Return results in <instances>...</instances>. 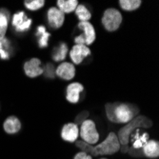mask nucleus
Here are the masks:
<instances>
[{
  "label": "nucleus",
  "mask_w": 159,
  "mask_h": 159,
  "mask_svg": "<svg viewBox=\"0 0 159 159\" xmlns=\"http://www.w3.org/2000/svg\"><path fill=\"white\" fill-rule=\"evenodd\" d=\"M75 143L76 147L81 150V152L88 153L91 156L92 155L93 156L111 155V154L116 153L121 148L117 135L115 134V133H112V132L108 134V136L105 138L103 142H101L96 146L89 145V144L85 143L82 140H76Z\"/></svg>",
  "instance_id": "1"
},
{
  "label": "nucleus",
  "mask_w": 159,
  "mask_h": 159,
  "mask_svg": "<svg viewBox=\"0 0 159 159\" xmlns=\"http://www.w3.org/2000/svg\"><path fill=\"white\" fill-rule=\"evenodd\" d=\"M152 126V122L143 115L134 117L133 120H131L129 123H127L123 128H121L118 132V141L120 146L127 147V145L129 142V135H131L135 128H151Z\"/></svg>",
  "instance_id": "2"
},
{
  "label": "nucleus",
  "mask_w": 159,
  "mask_h": 159,
  "mask_svg": "<svg viewBox=\"0 0 159 159\" xmlns=\"http://www.w3.org/2000/svg\"><path fill=\"white\" fill-rule=\"evenodd\" d=\"M123 20L121 12L116 9H108L104 11L102 16V25L108 32H115L118 30Z\"/></svg>",
  "instance_id": "3"
},
{
  "label": "nucleus",
  "mask_w": 159,
  "mask_h": 159,
  "mask_svg": "<svg viewBox=\"0 0 159 159\" xmlns=\"http://www.w3.org/2000/svg\"><path fill=\"white\" fill-rule=\"evenodd\" d=\"M79 134L82 138V141L93 146L99 141V137H100L96 129L95 123L90 119L84 120L82 122Z\"/></svg>",
  "instance_id": "4"
},
{
  "label": "nucleus",
  "mask_w": 159,
  "mask_h": 159,
  "mask_svg": "<svg viewBox=\"0 0 159 159\" xmlns=\"http://www.w3.org/2000/svg\"><path fill=\"white\" fill-rule=\"evenodd\" d=\"M78 28L83 31V34L75 38V45H85L88 47L95 40V30L90 22H79Z\"/></svg>",
  "instance_id": "5"
},
{
  "label": "nucleus",
  "mask_w": 159,
  "mask_h": 159,
  "mask_svg": "<svg viewBox=\"0 0 159 159\" xmlns=\"http://www.w3.org/2000/svg\"><path fill=\"white\" fill-rule=\"evenodd\" d=\"M135 111L132 110V106L128 104H116L114 109V116L116 123L127 124L134 118Z\"/></svg>",
  "instance_id": "6"
},
{
  "label": "nucleus",
  "mask_w": 159,
  "mask_h": 159,
  "mask_svg": "<svg viewBox=\"0 0 159 159\" xmlns=\"http://www.w3.org/2000/svg\"><path fill=\"white\" fill-rule=\"evenodd\" d=\"M33 23V20L28 18L26 13L24 11H18L14 13L11 19V24L16 29V31L18 33L26 32L31 28V25Z\"/></svg>",
  "instance_id": "7"
},
{
  "label": "nucleus",
  "mask_w": 159,
  "mask_h": 159,
  "mask_svg": "<svg viewBox=\"0 0 159 159\" xmlns=\"http://www.w3.org/2000/svg\"><path fill=\"white\" fill-rule=\"evenodd\" d=\"M47 16H48L49 26L54 29V30L59 29L63 26L65 21V13L62 12L59 9H57L55 7L50 8L47 12Z\"/></svg>",
  "instance_id": "8"
},
{
  "label": "nucleus",
  "mask_w": 159,
  "mask_h": 159,
  "mask_svg": "<svg viewBox=\"0 0 159 159\" xmlns=\"http://www.w3.org/2000/svg\"><path fill=\"white\" fill-rule=\"evenodd\" d=\"M24 71L27 76L34 78L44 73V69L41 68V61L38 58H32L24 64Z\"/></svg>",
  "instance_id": "9"
},
{
  "label": "nucleus",
  "mask_w": 159,
  "mask_h": 159,
  "mask_svg": "<svg viewBox=\"0 0 159 159\" xmlns=\"http://www.w3.org/2000/svg\"><path fill=\"white\" fill-rule=\"evenodd\" d=\"M92 54L89 47L85 45H75L70 52V57L75 64H80L87 56Z\"/></svg>",
  "instance_id": "10"
},
{
  "label": "nucleus",
  "mask_w": 159,
  "mask_h": 159,
  "mask_svg": "<svg viewBox=\"0 0 159 159\" xmlns=\"http://www.w3.org/2000/svg\"><path fill=\"white\" fill-rule=\"evenodd\" d=\"M79 136V129L75 123H68L61 129V138L66 142L75 143Z\"/></svg>",
  "instance_id": "11"
},
{
  "label": "nucleus",
  "mask_w": 159,
  "mask_h": 159,
  "mask_svg": "<svg viewBox=\"0 0 159 159\" xmlns=\"http://www.w3.org/2000/svg\"><path fill=\"white\" fill-rule=\"evenodd\" d=\"M84 91V87L82 84L78 82H74L70 83L67 87V94L66 98L70 103L76 104L79 101L80 93Z\"/></svg>",
  "instance_id": "12"
},
{
  "label": "nucleus",
  "mask_w": 159,
  "mask_h": 159,
  "mask_svg": "<svg viewBox=\"0 0 159 159\" xmlns=\"http://www.w3.org/2000/svg\"><path fill=\"white\" fill-rule=\"evenodd\" d=\"M57 76L64 80H71L75 75V67L69 62H63L56 68Z\"/></svg>",
  "instance_id": "13"
},
{
  "label": "nucleus",
  "mask_w": 159,
  "mask_h": 159,
  "mask_svg": "<svg viewBox=\"0 0 159 159\" xmlns=\"http://www.w3.org/2000/svg\"><path fill=\"white\" fill-rule=\"evenodd\" d=\"M143 152L149 158H157L159 156V142L157 140H148L143 146Z\"/></svg>",
  "instance_id": "14"
},
{
  "label": "nucleus",
  "mask_w": 159,
  "mask_h": 159,
  "mask_svg": "<svg viewBox=\"0 0 159 159\" xmlns=\"http://www.w3.org/2000/svg\"><path fill=\"white\" fill-rule=\"evenodd\" d=\"M4 131L9 134H14L20 131L21 129V122L16 116L8 117L3 124Z\"/></svg>",
  "instance_id": "15"
},
{
  "label": "nucleus",
  "mask_w": 159,
  "mask_h": 159,
  "mask_svg": "<svg viewBox=\"0 0 159 159\" xmlns=\"http://www.w3.org/2000/svg\"><path fill=\"white\" fill-rule=\"evenodd\" d=\"M57 9H59L64 13H70L75 11L76 7L78 6L77 0H58L56 2Z\"/></svg>",
  "instance_id": "16"
},
{
  "label": "nucleus",
  "mask_w": 159,
  "mask_h": 159,
  "mask_svg": "<svg viewBox=\"0 0 159 159\" xmlns=\"http://www.w3.org/2000/svg\"><path fill=\"white\" fill-rule=\"evenodd\" d=\"M37 35H40L39 39H38V45L40 48H46L48 46V41H49V37L51 36V34L48 33L46 31V28L40 25L37 28Z\"/></svg>",
  "instance_id": "17"
},
{
  "label": "nucleus",
  "mask_w": 159,
  "mask_h": 159,
  "mask_svg": "<svg viewBox=\"0 0 159 159\" xmlns=\"http://www.w3.org/2000/svg\"><path fill=\"white\" fill-rule=\"evenodd\" d=\"M75 11L80 22H89V20L92 18V13L85 7V5L78 4Z\"/></svg>",
  "instance_id": "18"
},
{
  "label": "nucleus",
  "mask_w": 159,
  "mask_h": 159,
  "mask_svg": "<svg viewBox=\"0 0 159 159\" xmlns=\"http://www.w3.org/2000/svg\"><path fill=\"white\" fill-rule=\"evenodd\" d=\"M67 53H68V46L65 44V43H61L60 46L53 51L52 59L56 62L62 61L66 58Z\"/></svg>",
  "instance_id": "19"
},
{
  "label": "nucleus",
  "mask_w": 159,
  "mask_h": 159,
  "mask_svg": "<svg viewBox=\"0 0 159 159\" xmlns=\"http://www.w3.org/2000/svg\"><path fill=\"white\" fill-rule=\"evenodd\" d=\"M142 1L140 0H121L119 1L120 7L127 11H132L137 10L141 6Z\"/></svg>",
  "instance_id": "20"
},
{
  "label": "nucleus",
  "mask_w": 159,
  "mask_h": 159,
  "mask_svg": "<svg viewBox=\"0 0 159 159\" xmlns=\"http://www.w3.org/2000/svg\"><path fill=\"white\" fill-rule=\"evenodd\" d=\"M134 138V143H133V146L135 149H140L143 148L144 144H145L148 140H149V134H143L142 135H140L138 134V131L135 133V134L133 135Z\"/></svg>",
  "instance_id": "21"
},
{
  "label": "nucleus",
  "mask_w": 159,
  "mask_h": 159,
  "mask_svg": "<svg viewBox=\"0 0 159 159\" xmlns=\"http://www.w3.org/2000/svg\"><path fill=\"white\" fill-rule=\"evenodd\" d=\"M9 47H10V42L6 37L0 41V57L2 59H8L10 57V53L8 50Z\"/></svg>",
  "instance_id": "22"
},
{
  "label": "nucleus",
  "mask_w": 159,
  "mask_h": 159,
  "mask_svg": "<svg viewBox=\"0 0 159 159\" xmlns=\"http://www.w3.org/2000/svg\"><path fill=\"white\" fill-rule=\"evenodd\" d=\"M25 7L30 10V11H37L39 9H41L42 7H44L45 5V1L44 0H32V1H26L24 2Z\"/></svg>",
  "instance_id": "23"
},
{
  "label": "nucleus",
  "mask_w": 159,
  "mask_h": 159,
  "mask_svg": "<svg viewBox=\"0 0 159 159\" xmlns=\"http://www.w3.org/2000/svg\"><path fill=\"white\" fill-rule=\"evenodd\" d=\"M9 25V12L6 10H0V30H7Z\"/></svg>",
  "instance_id": "24"
},
{
  "label": "nucleus",
  "mask_w": 159,
  "mask_h": 159,
  "mask_svg": "<svg viewBox=\"0 0 159 159\" xmlns=\"http://www.w3.org/2000/svg\"><path fill=\"white\" fill-rule=\"evenodd\" d=\"M116 104L117 103H108V104H106L107 116H108L109 120H111V122H114V123H116V120H115V116H114V109H115Z\"/></svg>",
  "instance_id": "25"
},
{
  "label": "nucleus",
  "mask_w": 159,
  "mask_h": 159,
  "mask_svg": "<svg viewBox=\"0 0 159 159\" xmlns=\"http://www.w3.org/2000/svg\"><path fill=\"white\" fill-rule=\"evenodd\" d=\"M75 159H93V156H91L90 154L86 153L84 152H80L75 154Z\"/></svg>",
  "instance_id": "26"
},
{
  "label": "nucleus",
  "mask_w": 159,
  "mask_h": 159,
  "mask_svg": "<svg viewBox=\"0 0 159 159\" xmlns=\"http://www.w3.org/2000/svg\"><path fill=\"white\" fill-rule=\"evenodd\" d=\"M6 32H7V30H0V41L5 38Z\"/></svg>",
  "instance_id": "27"
},
{
  "label": "nucleus",
  "mask_w": 159,
  "mask_h": 159,
  "mask_svg": "<svg viewBox=\"0 0 159 159\" xmlns=\"http://www.w3.org/2000/svg\"><path fill=\"white\" fill-rule=\"evenodd\" d=\"M101 159H106V158H101Z\"/></svg>",
  "instance_id": "28"
}]
</instances>
